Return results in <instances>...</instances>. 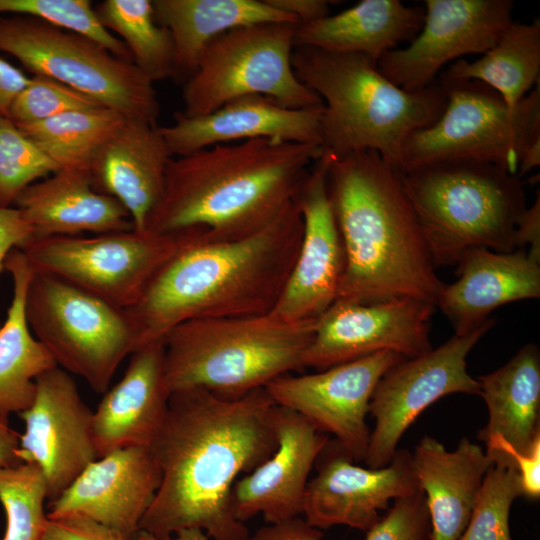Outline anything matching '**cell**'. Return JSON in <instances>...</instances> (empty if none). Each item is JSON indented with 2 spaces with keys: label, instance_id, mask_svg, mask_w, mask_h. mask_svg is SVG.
<instances>
[{
  "label": "cell",
  "instance_id": "6da1fadb",
  "mask_svg": "<svg viewBox=\"0 0 540 540\" xmlns=\"http://www.w3.org/2000/svg\"><path fill=\"white\" fill-rule=\"evenodd\" d=\"M276 409L265 388L236 397L201 389L172 393L149 446L161 481L139 531L169 537L199 528L213 540L246 538L231 494L238 476L276 449Z\"/></svg>",
  "mask_w": 540,
  "mask_h": 540
},
{
  "label": "cell",
  "instance_id": "7a4b0ae2",
  "mask_svg": "<svg viewBox=\"0 0 540 540\" xmlns=\"http://www.w3.org/2000/svg\"><path fill=\"white\" fill-rule=\"evenodd\" d=\"M302 232L294 199L253 235L219 241L206 232L189 243L124 310L134 351L164 341L174 327L190 320L270 313L293 268Z\"/></svg>",
  "mask_w": 540,
  "mask_h": 540
},
{
  "label": "cell",
  "instance_id": "3957f363",
  "mask_svg": "<svg viewBox=\"0 0 540 540\" xmlns=\"http://www.w3.org/2000/svg\"><path fill=\"white\" fill-rule=\"evenodd\" d=\"M327 188L345 253L337 299L436 305L438 277L402 173L373 150L330 154Z\"/></svg>",
  "mask_w": 540,
  "mask_h": 540
},
{
  "label": "cell",
  "instance_id": "277c9868",
  "mask_svg": "<svg viewBox=\"0 0 540 540\" xmlns=\"http://www.w3.org/2000/svg\"><path fill=\"white\" fill-rule=\"evenodd\" d=\"M323 151L317 144L260 138L174 156L145 231L204 228L219 241L253 235L294 201Z\"/></svg>",
  "mask_w": 540,
  "mask_h": 540
},
{
  "label": "cell",
  "instance_id": "5b68a950",
  "mask_svg": "<svg viewBox=\"0 0 540 540\" xmlns=\"http://www.w3.org/2000/svg\"><path fill=\"white\" fill-rule=\"evenodd\" d=\"M291 61L323 102L322 147L334 157L373 150L397 167L405 139L435 122L446 105L439 80L408 92L361 54L295 47Z\"/></svg>",
  "mask_w": 540,
  "mask_h": 540
},
{
  "label": "cell",
  "instance_id": "8992f818",
  "mask_svg": "<svg viewBox=\"0 0 540 540\" xmlns=\"http://www.w3.org/2000/svg\"><path fill=\"white\" fill-rule=\"evenodd\" d=\"M316 320L288 322L267 313L184 322L164 339L168 390L236 397L264 388L304 368Z\"/></svg>",
  "mask_w": 540,
  "mask_h": 540
},
{
  "label": "cell",
  "instance_id": "52a82bcc",
  "mask_svg": "<svg viewBox=\"0 0 540 540\" xmlns=\"http://www.w3.org/2000/svg\"><path fill=\"white\" fill-rule=\"evenodd\" d=\"M402 182L435 267L456 265L473 248L516 249L527 207L518 175L490 163L443 162L402 173Z\"/></svg>",
  "mask_w": 540,
  "mask_h": 540
},
{
  "label": "cell",
  "instance_id": "ba28073f",
  "mask_svg": "<svg viewBox=\"0 0 540 540\" xmlns=\"http://www.w3.org/2000/svg\"><path fill=\"white\" fill-rule=\"evenodd\" d=\"M446 105L431 125L404 141L401 173L443 162H483L517 175L523 149L540 136V85L510 110L503 99L478 81L439 77Z\"/></svg>",
  "mask_w": 540,
  "mask_h": 540
},
{
  "label": "cell",
  "instance_id": "9c48e42d",
  "mask_svg": "<svg viewBox=\"0 0 540 540\" xmlns=\"http://www.w3.org/2000/svg\"><path fill=\"white\" fill-rule=\"evenodd\" d=\"M0 51L33 75L64 83L127 119L156 125L160 103L154 83L87 36L29 16L0 15Z\"/></svg>",
  "mask_w": 540,
  "mask_h": 540
},
{
  "label": "cell",
  "instance_id": "30bf717a",
  "mask_svg": "<svg viewBox=\"0 0 540 540\" xmlns=\"http://www.w3.org/2000/svg\"><path fill=\"white\" fill-rule=\"evenodd\" d=\"M206 232L204 228L165 233L130 229L31 238L19 250L33 271L59 278L125 310L169 259Z\"/></svg>",
  "mask_w": 540,
  "mask_h": 540
},
{
  "label": "cell",
  "instance_id": "8fae6325",
  "mask_svg": "<svg viewBox=\"0 0 540 540\" xmlns=\"http://www.w3.org/2000/svg\"><path fill=\"white\" fill-rule=\"evenodd\" d=\"M297 24L261 23L227 31L203 51L183 83V114H208L230 100L262 95L293 109L322 107L292 66Z\"/></svg>",
  "mask_w": 540,
  "mask_h": 540
},
{
  "label": "cell",
  "instance_id": "7c38bea8",
  "mask_svg": "<svg viewBox=\"0 0 540 540\" xmlns=\"http://www.w3.org/2000/svg\"><path fill=\"white\" fill-rule=\"evenodd\" d=\"M29 328L57 366L105 393L135 349L124 310L59 278L33 271L25 295Z\"/></svg>",
  "mask_w": 540,
  "mask_h": 540
},
{
  "label": "cell",
  "instance_id": "4fadbf2b",
  "mask_svg": "<svg viewBox=\"0 0 540 540\" xmlns=\"http://www.w3.org/2000/svg\"><path fill=\"white\" fill-rule=\"evenodd\" d=\"M494 323L490 318L467 335L454 334L423 355L401 360L381 377L369 403L375 425L364 459L368 468L388 465L403 434L435 401L454 393L480 395L466 358Z\"/></svg>",
  "mask_w": 540,
  "mask_h": 540
},
{
  "label": "cell",
  "instance_id": "5bb4252c",
  "mask_svg": "<svg viewBox=\"0 0 540 540\" xmlns=\"http://www.w3.org/2000/svg\"><path fill=\"white\" fill-rule=\"evenodd\" d=\"M403 359L396 352L379 351L312 374H286L264 388L278 406L332 434L353 461H364L370 438L366 416L374 389Z\"/></svg>",
  "mask_w": 540,
  "mask_h": 540
},
{
  "label": "cell",
  "instance_id": "9a60e30c",
  "mask_svg": "<svg viewBox=\"0 0 540 540\" xmlns=\"http://www.w3.org/2000/svg\"><path fill=\"white\" fill-rule=\"evenodd\" d=\"M513 6L511 0H425L419 32L407 47L384 54L377 68L405 91L424 89L448 62L489 50L513 22Z\"/></svg>",
  "mask_w": 540,
  "mask_h": 540
},
{
  "label": "cell",
  "instance_id": "2e32d148",
  "mask_svg": "<svg viewBox=\"0 0 540 540\" xmlns=\"http://www.w3.org/2000/svg\"><path fill=\"white\" fill-rule=\"evenodd\" d=\"M436 305L415 298L375 303L337 299L317 320L304 368L317 371L389 350L414 358L432 349L430 319Z\"/></svg>",
  "mask_w": 540,
  "mask_h": 540
},
{
  "label": "cell",
  "instance_id": "e0dca14e",
  "mask_svg": "<svg viewBox=\"0 0 540 540\" xmlns=\"http://www.w3.org/2000/svg\"><path fill=\"white\" fill-rule=\"evenodd\" d=\"M18 415L25 424L18 457L39 466L52 501L98 459L92 439L93 411L82 400L71 374L55 367L36 379L34 401Z\"/></svg>",
  "mask_w": 540,
  "mask_h": 540
},
{
  "label": "cell",
  "instance_id": "ac0fdd59",
  "mask_svg": "<svg viewBox=\"0 0 540 540\" xmlns=\"http://www.w3.org/2000/svg\"><path fill=\"white\" fill-rule=\"evenodd\" d=\"M330 153L313 163L297 196L303 232L284 290L270 312L288 322L318 319L336 300L345 253L327 188Z\"/></svg>",
  "mask_w": 540,
  "mask_h": 540
},
{
  "label": "cell",
  "instance_id": "d6986e66",
  "mask_svg": "<svg viewBox=\"0 0 540 540\" xmlns=\"http://www.w3.org/2000/svg\"><path fill=\"white\" fill-rule=\"evenodd\" d=\"M339 449L324 460L305 492L303 515L318 529L345 525L367 531L390 501L421 489L406 449L398 448L389 464L378 469L355 464Z\"/></svg>",
  "mask_w": 540,
  "mask_h": 540
},
{
  "label": "cell",
  "instance_id": "ffe728a7",
  "mask_svg": "<svg viewBox=\"0 0 540 540\" xmlns=\"http://www.w3.org/2000/svg\"><path fill=\"white\" fill-rule=\"evenodd\" d=\"M160 481L150 447L120 449L90 463L59 497L49 501L47 518L82 515L131 540Z\"/></svg>",
  "mask_w": 540,
  "mask_h": 540
},
{
  "label": "cell",
  "instance_id": "44dd1931",
  "mask_svg": "<svg viewBox=\"0 0 540 540\" xmlns=\"http://www.w3.org/2000/svg\"><path fill=\"white\" fill-rule=\"evenodd\" d=\"M275 430L274 452L233 486V512L243 523L257 515L268 523L302 515L310 472L328 445L326 433L278 405Z\"/></svg>",
  "mask_w": 540,
  "mask_h": 540
},
{
  "label": "cell",
  "instance_id": "7402d4cb",
  "mask_svg": "<svg viewBox=\"0 0 540 540\" xmlns=\"http://www.w3.org/2000/svg\"><path fill=\"white\" fill-rule=\"evenodd\" d=\"M322 113L323 106L293 109L262 95H246L205 115L176 112L172 124L159 128L173 157L260 138L322 146Z\"/></svg>",
  "mask_w": 540,
  "mask_h": 540
},
{
  "label": "cell",
  "instance_id": "603a6c76",
  "mask_svg": "<svg viewBox=\"0 0 540 540\" xmlns=\"http://www.w3.org/2000/svg\"><path fill=\"white\" fill-rule=\"evenodd\" d=\"M164 358V341L135 350L122 378L104 393L92 415L97 458L128 447L150 446L166 417L171 396Z\"/></svg>",
  "mask_w": 540,
  "mask_h": 540
},
{
  "label": "cell",
  "instance_id": "cb8c5ba5",
  "mask_svg": "<svg viewBox=\"0 0 540 540\" xmlns=\"http://www.w3.org/2000/svg\"><path fill=\"white\" fill-rule=\"evenodd\" d=\"M456 275L457 280L444 284L436 299L455 335L477 330L501 305L540 297V261L526 249H470L457 262Z\"/></svg>",
  "mask_w": 540,
  "mask_h": 540
},
{
  "label": "cell",
  "instance_id": "d4e9b609",
  "mask_svg": "<svg viewBox=\"0 0 540 540\" xmlns=\"http://www.w3.org/2000/svg\"><path fill=\"white\" fill-rule=\"evenodd\" d=\"M172 154L157 125L127 119L90 167L93 188L127 210L138 231L161 198Z\"/></svg>",
  "mask_w": 540,
  "mask_h": 540
},
{
  "label": "cell",
  "instance_id": "484cf974",
  "mask_svg": "<svg viewBox=\"0 0 540 540\" xmlns=\"http://www.w3.org/2000/svg\"><path fill=\"white\" fill-rule=\"evenodd\" d=\"M419 486L431 521V540H458L464 532L493 462L485 451L463 437L448 451L434 437L425 435L411 453Z\"/></svg>",
  "mask_w": 540,
  "mask_h": 540
},
{
  "label": "cell",
  "instance_id": "4316f807",
  "mask_svg": "<svg viewBox=\"0 0 540 540\" xmlns=\"http://www.w3.org/2000/svg\"><path fill=\"white\" fill-rule=\"evenodd\" d=\"M14 205L32 227V238L134 229L127 210L96 191L88 173L58 170L28 186Z\"/></svg>",
  "mask_w": 540,
  "mask_h": 540
},
{
  "label": "cell",
  "instance_id": "83f0119b",
  "mask_svg": "<svg viewBox=\"0 0 540 540\" xmlns=\"http://www.w3.org/2000/svg\"><path fill=\"white\" fill-rule=\"evenodd\" d=\"M423 20V7L399 0H362L335 15L298 24L294 46L361 54L377 64L398 43L412 40Z\"/></svg>",
  "mask_w": 540,
  "mask_h": 540
},
{
  "label": "cell",
  "instance_id": "f1b7e54d",
  "mask_svg": "<svg viewBox=\"0 0 540 540\" xmlns=\"http://www.w3.org/2000/svg\"><path fill=\"white\" fill-rule=\"evenodd\" d=\"M155 18L168 29L174 48L173 78L193 74L208 44L234 28L261 23L299 24L266 0H154Z\"/></svg>",
  "mask_w": 540,
  "mask_h": 540
},
{
  "label": "cell",
  "instance_id": "f546056e",
  "mask_svg": "<svg viewBox=\"0 0 540 540\" xmlns=\"http://www.w3.org/2000/svg\"><path fill=\"white\" fill-rule=\"evenodd\" d=\"M13 283L7 316L0 325V423L28 409L36 394V379L58 367L31 332L25 315V295L33 269L23 252L13 249L4 261Z\"/></svg>",
  "mask_w": 540,
  "mask_h": 540
},
{
  "label": "cell",
  "instance_id": "4dcf8cb0",
  "mask_svg": "<svg viewBox=\"0 0 540 540\" xmlns=\"http://www.w3.org/2000/svg\"><path fill=\"white\" fill-rule=\"evenodd\" d=\"M480 396L488 421L479 430L483 441L503 437L515 450L527 452L540 439V352L527 343L503 366L479 376Z\"/></svg>",
  "mask_w": 540,
  "mask_h": 540
},
{
  "label": "cell",
  "instance_id": "1f68e13d",
  "mask_svg": "<svg viewBox=\"0 0 540 540\" xmlns=\"http://www.w3.org/2000/svg\"><path fill=\"white\" fill-rule=\"evenodd\" d=\"M540 20L512 22L497 42L472 62L455 60L440 78L481 82L514 110L533 85L539 82Z\"/></svg>",
  "mask_w": 540,
  "mask_h": 540
},
{
  "label": "cell",
  "instance_id": "d6a6232c",
  "mask_svg": "<svg viewBox=\"0 0 540 540\" xmlns=\"http://www.w3.org/2000/svg\"><path fill=\"white\" fill-rule=\"evenodd\" d=\"M127 118L107 107L70 111L18 126L59 168L90 174L102 146Z\"/></svg>",
  "mask_w": 540,
  "mask_h": 540
},
{
  "label": "cell",
  "instance_id": "836d02e7",
  "mask_svg": "<svg viewBox=\"0 0 540 540\" xmlns=\"http://www.w3.org/2000/svg\"><path fill=\"white\" fill-rule=\"evenodd\" d=\"M102 25L127 47L132 63L153 83L173 78L174 48L151 0H104L94 6Z\"/></svg>",
  "mask_w": 540,
  "mask_h": 540
},
{
  "label": "cell",
  "instance_id": "e575fe53",
  "mask_svg": "<svg viewBox=\"0 0 540 540\" xmlns=\"http://www.w3.org/2000/svg\"><path fill=\"white\" fill-rule=\"evenodd\" d=\"M46 498L47 484L38 465L0 468V501L7 519L2 540H41L48 520Z\"/></svg>",
  "mask_w": 540,
  "mask_h": 540
},
{
  "label": "cell",
  "instance_id": "d590c367",
  "mask_svg": "<svg viewBox=\"0 0 540 540\" xmlns=\"http://www.w3.org/2000/svg\"><path fill=\"white\" fill-rule=\"evenodd\" d=\"M468 524L458 540H512L509 515L513 501L523 496L519 473L510 460L491 458Z\"/></svg>",
  "mask_w": 540,
  "mask_h": 540
},
{
  "label": "cell",
  "instance_id": "8d00e7d4",
  "mask_svg": "<svg viewBox=\"0 0 540 540\" xmlns=\"http://www.w3.org/2000/svg\"><path fill=\"white\" fill-rule=\"evenodd\" d=\"M58 166L8 117L0 114V207H11L31 184Z\"/></svg>",
  "mask_w": 540,
  "mask_h": 540
},
{
  "label": "cell",
  "instance_id": "74e56055",
  "mask_svg": "<svg viewBox=\"0 0 540 540\" xmlns=\"http://www.w3.org/2000/svg\"><path fill=\"white\" fill-rule=\"evenodd\" d=\"M0 14L29 16L82 34L132 62L127 47L102 25L90 0H0Z\"/></svg>",
  "mask_w": 540,
  "mask_h": 540
},
{
  "label": "cell",
  "instance_id": "f35d334b",
  "mask_svg": "<svg viewBox=\"0 0 540 540\" xmlns=\"http://www.w3.org/2000/svg\"><path fill=\"white\" fill-rule=\"evenodd\" d=\"M102 106L92 97L55 79L32 75L29 84L13 101L8 118L15 125L22 126L66 112Z\"/></svg>",
  "mask_w": 540,
  "mask_h": 540
},
{
  "label": "cell",
  "instance_id": "ab89813d",
  "mask_svg": "<svg viewBox=\"0 0 540 540\" xmlns=\"http://www.w3.org/2000/svg\"><path fill=\"white\" fill-rule=\"evenodd\" d=\"M366 533L365 540H431V521L422 489L395 499Z\"/></svg>",
  "mask_w": 540,
  "mask_h": 540
},
{
  "label": "cell",
  "instance_id": "60d3db41",
  "mask_svg": "<svg viewBox=\"0 0 540 540\" xmlns=\"http://www.w3.org/2000/svg\"><path fill=\"white\" fill-rule=\"evenodd\" d=\"M485 453L490 457H504L512 463L521 479L523 496L536 500L540 497V439L525 453L515 450L498 434L488 436Z\"/></svg>",
  "mask_w": 540,
  "mask_h": 540
},
{
  "label": "cell",
  "instance_id": "b9f144b4",
  "mask_svg": "<svg viewBox=\"0 0 540 540\" xmlns=\"http://www.w3.org/2000/svg\"><path fill=\"white\" fill-rule=\"evenodd\" d=\"M41 540H130L82 515L48 519Z\"/></svg>",
  "mask_w": 540,
  "mask_h": 540
},
{
  "label": "cell",
  "instance_id": "7bdbcfd3",
  "mask_svg": "<svg viewBox=\"0 0 540 540\" xmlns=\"http://www.w3.org/2000/svg\"><path fill=\"white\" fill-rule=\"evenodd\" d=\"M32 237V227L20 209L15 206L0 207V273L4 270L7 255Z\"/></svg>",
  "mask_w": 540,
  "mask_h": 540
},
{
  "label": "cell",
  "instance_id": "ee69618b",
  "mask_svg": "<svg viewBox=\"0 0 540 540\" xmlns=\"http://www.w3.org/2000/svg\"><path fill=\"white\" fill-rule=\"evenodd\" d=\"M320 529L310 525L300 516L269 523L243 540H322Z\"/></svg>",
  "mask_w": 540,
  "mask_h": 540
},
{
  "label": "cell",
  "instance_id": "f6af8a7d",
  "mask_svg": "<svg viewBox=\"0 0 540 540\" xmlns=\"http://www.w3.org/2000/svg\"><path fill=\"white\" fill-rule=\"evenodd\" d=\"M514 242L516 249H525L536 260L540 261V196L526 207L517 219Z\"/></svg>",
  "mask_w": 540,
  "mask_h": 540
},
{
  "label": "cell",
  "instance_id": "bcb514c9",
  "mask_svg": "<svg viewBox=\"0 0 540 540\" xmlns=\"http://www.w3.org/2000/svg\"><path fill=\"white\" fill-rule=\"evenodd\" d=\"M30 77L0 57V114L8 117L18 94L29 84Z\"/></svg>",
  "mask_w": 540,
  "mask_h": 540
},
{
  "label": "cell",
  "instance_id": "7dc6e473",
  "mask_svg": "<svg viewBox=\"0 0 540 540\" xmlns=\"http://www.w3.org/2000/svg\"><path fill=\"white\" fill-rule=\"evenodd\" d=\"M270 5L295 17L299 24L319 20L329 14V2L325 0H266Z\"/></svg>",
  "mask_w": 540,
  "mask_h": 540
},
{
  "label": "cell",
  "instance_id": "c3c4849f",
  "mask_svg": "<svg viewBox=\"0 0 540 540\" xmlns=\"http://www.w3.org/2000/svg\"><path fill=\"white\" fill-rule=\"evenodd\" d=\"M19 435L9 425L0 423V468L21 464L17 451Z\"/></svg>",
  "mask_w": 540,
  "mask_h": 540
},
{
  "label": "cell",
  "instance_id": "681fc988",
  "mask_svg": "<svg viewBox=\"0 0 540 540\" xmlns=\"http://www.w3.org/2000/svg\"><path fill=\"white\" fill-rule=\"evenodd\" d=\"M540 165V136L533 138L523 149L517 175H524Z\"/></svg>",
  "mask_w": 540,
  "mask_h": 540
},
{
  "label": "cell",
  "instance_id": "f907efd6",
  "mask_svg": "<svg viewBox=\"0 0 540 540\" xmlns=\"http://www.w3.org/2000/svg\"><path fill=\"white\" fill-rule=\"evenodd\" d=\"M131 540H210V538L199 528H186L169 537H156L146 532L139 531Z\"/></svg>",
  "mask_w": 540,
  "mask_h": 540
}]
</instances>
